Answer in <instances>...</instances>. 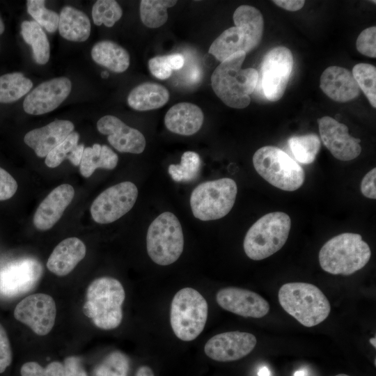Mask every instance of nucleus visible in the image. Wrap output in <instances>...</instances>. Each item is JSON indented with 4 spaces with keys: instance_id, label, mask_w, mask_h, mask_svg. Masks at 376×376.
I'll use <instances>...</instances> for the list:
<instances>
[{
    "instance_id": "f257e3e1",
    "label": "nucleus",
    "mask_w": 376,
    "mask_h": 376,
    "mask_svg": "<svg viewBox=\"0 0 376 376\" xmlns=\"http://www.w3.org/2000/svg\"><path fill=\"white\" fill-rule=\"evenodd\" d=\"M246 53H236L215 68L211 76L214 93L227 106L244 109L251 102L258 80V72L252 68H242Z\"/></svg>"
},
{
    "instance_id": "f03ea898",
    "label": "nucleus",
    "mask_w": 376,
    "mask_h": 376,
    "mask_svg": "<svg viewBox=\"0 0 376 376\" xmlns=\"http://www.w3.org/2000/svg\"><path fill=\"white\" fill-rule=\"evenodd\" d=\"M234 26L224 31L211 44L209 53L220 62L243 52L247 53L260 42L264 21L257 8L242 5L233 13Z\"/></svg>"
},
{
    "instance_id": "7ed1b4c3",
    "label": "nucleus",
    "mask_w": 376,
    "mask_h": 376,
    "mask_svg": "<svg viewBox=\"0 0 376 376\" xmlns=\"http://www.w3.org/2000/svg\"><path fill=\"white\" fill-rule=\"evenodd\" d=\"M125 298L123 286L118 280L109 276L100 277L93 281L87 288L83 312L97 327L113 329L123 320L122 305Z\"/></svg>"
},
{
    "instance_id": "20e7f679",
    "label": "nucleus",
    "mask_w": 376,
    "mask_h": 376,
    "mask_svg": "<svg viewBox=\"0 0 376 376\" xmlns=\"http://www.w3.org/2000/svg\"><path fill=\"white\" fill-rule=\"evenodd\" d=\"M278 298L282 308L306 327L319 324L330 313L328 299L320 288L311 283H285L279 290Z\"/></svg>"
},
{
    "instance_id": "39448f33",
    "label": "nucleus",
    "mask_w": 376,
    "mask_h": 376,
    "mask_svg": "<svg viewBox=\"0 0 376 376\" xmlns=\"http://www.w3.org/2000/svg\"><path fill=\"white\" fill-rule=\"evenodd\" d=\"M371 251L361 235L343 233L327 241L319 252L322 269L331 274L350 275L369 261Z\"/></svg>"
},
{
    "instance_id": "423d86ee",
    "label": "nucleus",
    "mask_w": 376,
    "mask_h": 376,
    "mask_svg": "<svg viewBox=\"0 0 376 376\" xmlns=\"http://www.w3.org/2000/svg\"><path fill=\"white\" fill-rule=\"evenodd\" d=\"M291 220L286 213L274 212L258 219L248 230L244 239L246 255L253 260L269 257L286 242Z\"/></svg>"
},
{
    "instance_id": "0eeeda50",
    "label": "nucleus",
    "mask_w": 376,
    "mask_h": 376,
    "mask_svg": "<svg viewBox=\"0 0 376 376\" xmlns=\"http://www.w3.org/2000/svg\"><path fill=\"white\" fill-rule=\"evenodd\" d=\"M253 164L263 179L283 191H295L305 180L302 167L276 146H266L257 150L253 156Z\"/></svg>"
},
{
    "instance_id": "6e6552de",
    "label": "nucleus",
    "mask_w": 376,
    "mask_h": 376,
    "mask_svg": "<svg viewBox=\"0 0 376 376\" xmlns=\"http://www.w3.org/2000/svg\"><path fill=\"white\" fill-rule=\"evenodd\" d=\"M208 314L205 299L196 290L184 288L173 297L170 322L175 335L183 341L196 338L203 331Z\"/></svg>"
},
{
    "instance_id": "1a4fd4ad",
    "label": "nucleus",
    "mask_w": 376,
    "mask_h": 376,
    "mask_svg": "<svg viewBox=\"0 0 376 376\" xmlns=\"http://www.w3.org/2000/svg\"><path fill=\"white\" fill-rule=\"evenodd\" d=\"M237 193V184L231 178H224L201 183L190 196L194 217L201 221L223 218L233 208Z\"/></svg>"
},
{
    "instance_id": "9d476101",
    "label": "nucleus",
    "mask_w": 376,
    "mask_h": 376,
    "mask_svg": "<svg viewBox=\"0 0 376 376\" xmlns=\"http://www.w3.org/2000/svg\"><path fill=\"white\" fill-rule=\"evenodd\" d=\"M148 254L159 265L175 262L182 253L184 237L176 216L164 212L157 217L148 227L146 236Z\"/></svg>"
},
{
    "instance_id": "9b49d317",
    "label": "nucleus",
    "mask_w": 376,
    "mask_h": 376,
    "mask_svg": "<svg viewBox=\"0 0 376 376\" xmlns=\"http://www.w3.org/2000/svg\"><path fill=\"white\" fill-rule=\"evenodd\" d=\"M291 51L283 46L271 49L260 65V78L263 93L272 102L280 100L284 94L293 68Z\"/></svg>"
},
{
    "instance_id": "f8f14e48",
    "label": "nucleus",
    "mask_w": 376,
    "mask_h": 376,
    "mask_svg": "<svg viewBox=\"0 0 376 376\" xmlns=\"http://www.w3.org/2000/svg\"><path fill=\"white\" fill-rule=\"evenodd\" d=\"M137 197L138 189L133 182L116 184L106 189L93 201L90 209L91 217L100 224L112 223L133 207Z\"/></svg>"
},
{
    "instance_id": "ddd939ff",
    "label": "nucleus",
    "mask_w": 376,
    "mask_h": 376,
    "mask_svg": "<svg viewBox=\"0 0 376 376\" xmlns=\"http://www.w3.org/2000/svg\"><path fill=\"white\" fill-rule=\"evenodd\" d=\"M56 316L54 299L45 293L29 295L14 310L15 318L27 325L37 335L45 336L52 329Z\"/></svg>"
},
{
    "instance_id": "4468645a",
    "label": "nucleus",
    "mask_w": 376,
    "mask_h": 376,
    "mask_svg": "<svg viewBox=\"0 0 376 376\" xmlns=\"http://www.w3.org/2000/svg\"><path fill=\"white\" fill-rule=\"evenodd\" d=\"M319 132L325 147L340 161H350L361 152V140L349 134L348 127L330 116L318 119Z\"/></svg>"
},
{
    "instance_id": "2eb2a0df",
    "label": "nucleus",
    "mask_w": 376,
    "mask_h": 376,
    "mask_svg": "<svg viewBox=\"0 0 376 376\" xmlns=\"http://www.w3.org/2000/svg\"><path fill=\"white\" fill-rule=\"evenodd\" d=\"M257 340L252 334L238 331L218 334L209 339L204 351L210 359L217 361H233L249 354Z\"/></svg>"
},
{
    "instance_id": "dca6fc26",
    "label": "nucleus",
    "mask_w": 376,
    "mask_h": 376,
    "mask_svg": "<svg viewBox=\"0 0 376 376\" xmlns=\"http://www.w3.org/2000/svg\"><path fill=\"white\" fill-rule=\"evenodd\" d=\"M72 84L61 77L39 84L25 97L23 108L31 115H42L56 109L69 95Z\"/></svg>"
},
{
    "instance_id": "f3484780",
    "label": "nucleus",
    "mask_w": 376,
    "mask_h": 376,
    "mask_svg": "<svg viewBox=\"0 0 376 376\" xmlns=\"http://www.w3.org/2000/svg\"><path fill=\"white\" fill-rule=\"evenodd\" d=\"M216 301L222 308L245 318H260L269 311V303L260 295L237 287L220 289Z\"/></svg>"
},
{
    "instance_id": "a211bd4d",
    "label": "nucleus",
    "mask_w": 376,
    "mask_h": 376,
    "mask_svg": "<svg viewBox=\"0 0 376 376\" xmlns=\"http://www.w3.org/2000/svg\"><path fill=\"white\" fill-rule=\"evenodd\" d=\"M97 128L99 132L108 136L109 143L118 152L140 154L146 148L143 134L114 116L107 115L100 118Z\"/></svg>"
},
{
    "instance_id": "6ab92c4d",
    "label": "nucleus",
    "mask_w": 376,
    "mask_h": 376,
    "mask_svg": "<svg viewBox=\"0 0 376 376\" xmlns=\"http://www.w3.org/2000/svg\"><path fill=\"white\" fill-rule=\"evenodd\" d=\"M75 196V189L69 184L54 188L40 203L33 215L34 226L40 230L52 228L62 217Z\"/></svg>"
},
{
    "instance_id": "aec40b11",
    "label": "nucleus",
    "mask_w": 376,
    "mask_h": 376,
    "mask_svg": "<svg viewBox=\"0 0 376 376\" xmlns=\"http://www.w3.org/2000/svg\"><path fill=\"white\" fill-rule=\"evenodd\" d=\"M74 128V124L70 120H56L27 132L24 141L34 150L38 157H46L73 132Z\"/></svg>"
},
{
    "instance_id": "412c9836",
    "label": "nucleus",
    "mask_w": 376,
    "mask_h": 376,
    "mask_svg": "<svg viewBox=\"0 0 376 376\" xmlns=\"http://www.w3.org/2000/svg\"><path fill=\"white\" fill-rule=\"evenodd\" d=\"M320 87L329 98L338 102L352 100L360 93L352 73L339 66H330L323 71Z\"/></svg>"
},
{
    "instance_id": "4be33fe9",
    "label": "nucleus",
    "mask_w": 376,
    "mask_h": 376,
    "mask_svg": "<svg viewBox=\"0 0 376 376\" xmlns=\"http://www.w3.org/2000/svg\"><path fill=\"white\" fill-rule=\"evenodd\" d=\"M86 248L77 237H68L62 240L49 256L47 267L53 274L63 276L70 273L85 257Z\"/></svg>"
},
{
    "instance_id": "5701e85b",
    "label": "nucleus",
    "mask_w": 376,
    "mask_h": 376,
    "mask_svg": "<svg viewBox=\"0 0 376 376\" xmlns=\"http://www.w3.org/2000/svg\"><path fill=\"white\" fill-rule=\"evenodd\" d=\"M204 115L197 105L180 102L171 107L164 116L166 127L171 132L191 136L201 128Z\"/></svg>"
},
{
    "instance_id": "b1692460",
    "label": "nucleus",
    "mask_w": 376,
    "mask_h": 376,
    "mask_svg": "<svg viewBox=\"0 0 376 376\" xmlns=\"http://www.w3.org/2000/svg\"><path fill=\"white\" fill-rule=\"evenodd\" d=\"M167 88L157 83L143 82L127 96L129 106L136 111H149L163 107L169 100Z\"/></svg>"
},
{
    "instance_id": "393cba45",
    "label": "nucleus",
    "mask_w": 376,
    "mask_h": 376,
    "mask_svg": "<svg viewBox=\"0 0 376 376\" xmlns=\"http://www.w3.org/2000/svg\"><path fill=\"white\" fill-rule=\"evenodd\" d=\"M58 31L65 39L74 42L86 41L91 33V22L83 12L70 6L62 8L59 15Z\"/></svg>"
},
{
    "instance_id": "a878e982",
    "label": "nucleus",
    "mask_w": 376,
    "mask_h": 376,
    "mask_svg": "<svg viewBox=\"0 0 376 376\" xmlns=\"http://www.w3.org/2000/svg\"><path fill=\"white\" fill-rule=\"evenodd\" d=\"M93 60L112 72H125L130 63L129 53L121 46L110 40L95 43L91 49Z\"/></svg>"
},
{
    "instance_id": "bb28decb",
    "label": "nucleus",
    "mask_w": 376,
    "mask_h": 376,
    "mask_svg": "<svg viewBox=\"0 0 376 376\" xmlns=\"http://www.w3.org/2000/svg\"><path fill=\"white\" fill-rule=\"evenodd\" d=\"M118 157L109 146L94 143L84 148L79 172L84 178H89L98 169H113L117 166Z\"/></svg>"
},
{
    "instance_id": "cd10ccee",
    "label": "nucleus",
    "mask_w": 376,
    "mask_h": 376,
    "mask_svg": "<svg viewBox=\"0 0 376 376\" xmlns=\"http://www.w3.org/2000/svg\"><path fill=\"white\" fill-rule=\"evenodd\" d=\"M24 41L31 46L34 61L39 65L47 63L50 56V47L47 36L35 21L25 20L21 24Z\"/></svg>"
},
{
    "instance_id": "c85d7f7f",
    "label": "nucleus",
    "mask_w": 376,
    "mask_h": 376,
    "mask_svg": "<svg viewBox=\"0 0 376 376\" xmlns=\"http://www.w3.org/2000/svg\"><path fill=\"white\" fill-rule=\"evenodd\" d=\"M32 81L21 72L0 76V103L15 102L30 91Z\"/></svg>"
},
{
    "instance_id": "c756f323",
    "label": "nucleus",
    "mask_w": 376,
    "mask_h": 376,
    "mask_svg": "<svg viewBox=\"0 0 376 376\" xmlns=\"http://www.w3.org/2000/svg\"><path fill=\"white\" fill-rule=\"evenodd\" d=\"M175 0H142L140 2V17L143 24L155 29L164 25L168 19L167 8L174 6Z\"/></svg>"
},
{
    "instance_id": "7c9ffc66",
    "label": "nucleus",
    "mask_w": 376,
    "mask_h": 376,
    "mask_svg": "<svg viewBox=\"0 0 376 376\" xmlns=\"http://www.w3.org/2000/svg\"><path fill=\"white\" fill-rule=\"evenodd\" d=\"M288 144L295 159L304 164L313 163L321 147L319 137L313 133L293 136L288 139Z\"/></svg>"
},
{
    "instance_id": "2f4dec72",
    "label": "nucleus",
    "mask_w": 376,
    "mask_h": 376,
    "mask_svg": "<svg viewBox=\"0 0 376 376\" xmlns=\"http://www.w3.org/2000/svg\"><path fill=\"white\" fill-rule=\"evenodd\" d=\"M201 164V161L198 153L187 151L182 154L180 163L169 165L168 171L175 182H190L198 176Z\"/></svg>"
},
{
    "instance_id": "473e14b6",
    "label": "nucleus",
    "mask_w": 376,
    "mask_h": 376,
    "mask_svg": "<svg viewBox=\"0 0 376 376\" xmlns=\"http://www.w3.org/2000/svg\"><path fill=\"white\" fill-rule=\"evenodd\" d=\"M352 75L360 90L366 95L373 107H376V68L369 63H358L352 69Z\"/></svg>"
},
{
    "instance_id": "72a5a7b5",
    "label": "nucleus",
    "mask_w": 376,
    "mask_h": 376,
    "mask_svg": "<svg viewBox=\"0 0 376 376\" xmlns=\"http://www.w3.org/2000/svg\"><path fill=\"white\" fill-rule=\"evenodd\" d=\"M123 10L114 0H98L92 8V17L95 25L102 24L107 27L113 26L122 17Z\"/></svg>"
},
{
    "instance_id": "f704fd0d",
    "label": "nucleus",
    "mask_w": 376,
    "mask_h": 376,
    "mask_svg": "<svg viewBox=\"0 0 376 376\" xmlns=\"http://www.w3.org/2000/svg\"><path fill=\"white\" fill-rule=\"evenodd\" d=\"M130 367L128 358L118 351L107 355L97 365L94 370V376H127Z\"/></svg>"
},
{
    "instance_id": "c9c22d12",
    "label": "nucleus",
    "mask_w": 376,
    "mask_h": 376,
    "mask_svg": "<svg viewBox=\"0 0 376 376\" xmlns=\"http://www.w3.org/2000/svg\"><path fill=\"white\" fill-rule=\"evenodd\" d=\"M44 0H28L26 6L28 13L40 26L48 32L54 33L58 27L59 15L45 6Z\"/></svg>"
},
{
    "instance_id": "e433bc0d",
    "label": "nucleus",
    "mask_w": 376,
    "mask_h": 376,
    "mask_svg": "<svg viewBox=\"0 0 376 376\" xmlns=\"http://www.w3.org/2000/svg\"><path fill=\"white\" fill-rule=\"evenodd\" d=\"M79 134L72 132L59 145L55 147L45 157V163L49 168L58 166L68 159L72 150L78 145Z\"/></svg>"
},
{
    "instance_id": "4c0bfd02",
    "label": "nucleus",
    "mask_w": 376,
    "mask_h": 376,
    "mask_svg": "<svg viewBox=\"0 0 376 376\" xmlns=\"http://www.w3.org/2000/svg\"><path fill=\"white\" fill-rule=\"evenodd\" d=\"M22 376H65L63 364L53 361L45 368L36 362L29 361L24 363L20 369Z\"/></svg>"
},
{
    "instance_id": "58836bf2",
    "label": "nucleus",
    "mask_w": 376,
    "mask_h": 376,
    "mask_svg": "<svg viewBox=\"0 0 376 376\" xmlns=\"http://www.w3.org/2000/svg\"><path fill=\"white\" fill-rule=\"evenodd\" d=\"M357 49L368 57H376V27L370 26L363 30L356 42Z\"/></svg>"
},
{
    "instance_id": "ea45409f",
    "label": "nucleus",
    "mask_w": 376,
    "mask_h": 376,
    "mask_svg": "<svg viewBox=\"0 0 376 376\" xmlns=\"http://www.w3.org/2000/svg\"><path fill=\"white\" fill-rule=\"evenodd\" d=\"M150 73L159 79H166L172 73V69L166 61V56H157L148 61Z\"/></svg>"
},
{
    "instance_id": "a19ab883",
    "label": "nucleus",
    "mask_w": 376,
    "mask_h": 376,
    "mask_svg": "<svg viewBox=\"0 0 376 376\" xmlns=\"http://www.w3.org/2000/svg\"><path fill=\"white\" fill-rule=\"evenodd\" d=\"M15 179L5 169L0 167V201L13 197L17 190Z\"/></svg>"
},
{
    "instance_id": "79ce46f5",
    "label": "nucleus",
    "mask_w": 376,
    "mask_h": 376,
    "mask_svg": "<svg viewBox=\"0 0 376 376\" xmlns=\"http://www.w3.org/2000/svg\"><path fill=\"white\" fill-rule=\"evenodd\" d=\"M13 353L10 341L4 327L0 323V373L10 365Z\"/></svg>"
},
{
    "instance_id": "37998d69",
    "label": "nucleus",
    "mask_w": 376,
    "mask_h": 376,
    "mask_svg": "<svg viewBox=\"0 0 376 376\" xmlns=\"http://www.w3.org/2000/svg\"><path fill=\"white\" fill-rule=\"evenodd\" d=\"M65 376H88L79 358L68 357L64 361Z\"/></svg>"
},
{
    "instance_id": "c03bdc74",
    "label": "nucleus",
    "mask_w": 376,
    "mask_h": 376,
    "mask_svg": "<svg viewBox=\"0 0 376 376\" xmlns=\"http://www.w3.org/2000/svg\"><path fill=\"white\" fill-rule=\"evenodd\" d=\"M376 169L373 168L363 177L361 183V191L362 194L368 198H376L375 191Z\"/></svg>"
},
{
    "instance_id": "a18cd8bd",
    "label": "nucleus",
    "mask_w": 376,
    "mask_h": 376,
    "mask_svg": "<svg viewBox=\"0 0 376 376\" xmlns=\"http://www.w3.org/2000/svg\"><path fill=\"white\" fill-rule=\"evenodd\" d=\"M273 3L285 10L289 11H296L300 10L304 6L305 1L274 0L273 1Z\"/></svg>"
},
{
    "instance_id": "49530a36",
    "label": "nucleus",
    "mask_w": 376,
    "mask_h": 376,
    "mask_svg": "<svg viewBox=\"0 0 376 376\" xmlns=\"http://www.w3.org/2000/svg\"><path fill=\"white\" fill-rule=\"evenodd\" d=\"M84 148L85 147L83 143L78 144L70 152L68 159L73 166H79Z\"/></svg>"
},
{
    "instance_id": "de8ad7c7",
    "label": "nucleus",
    "mask_w": 376,
    "mask_h": 376,
    "mask_svg": "<svg viewBox=\"0 0 376 376\" xmlns=\"http://www.w3.org/2000/svg\"><path fill=\"white\" fill-rule=\"evenodd\" d=\"M166 58L169 64L170 65L172 70H180L184 65V57L180 54H173L169 55H165Z\"/></svg>"
},
{
    "instance_id": "09e8293b",
    "label": "nucleus",
    "mask_w": 376,
    "mask_h": 376,
    "mask_svg": "<svg viewBox=\"0 0 376 376\" xmlns=\"http://www.w3.org/2000/svg\"><path fill=\"white\" fill-rule=\"evenodd\" d=\"M135 376H154V373L150 367L143 366L137 370Z\"/></svg>"
},
{
    "instance_id": "8fccbe9b",
    "label": "nucleus",
    "mask_w": 376,
    "mask_h": 376,
    "mask_svg": "<svg viewBox=\"0 0 376 376\" xmlns=\"http://www.w3.org/2000/svg\"><path fill=\"white\" fill-rule=\"evenodd\" d=\"M258 375V376H270V373L267 367H263L259 370Z\"/></svg>"
},
{
    "instance_id": "3c124183",
    "label": "nucleus",
    "mask_w": 376,
    "mask_h": 376,
    "mask_svg": "<svg viewBox=\"0 0 376 376\" xmlns=\"http://www.w3.org/2000/svg\"><path fill=\"white\" fill-rule=\"evenodd\" d=\"M4 29H5V26H4V24H3V22L0 16V35H1L3 31H4Z\"/></svg>"
},
{
    "instance_id": "603ef678",
    "label": "nucleus",
    "mask_w": 376,
    "mask_h": 376,
    "mask_svg": "<svg viewBox=\"0 0 376 376\" xmlns=\"http://www.w3.org/2000/svg\"><path fill=\"white\" fill-rule=\"evenodd\" d=\"M294 376H305V372L304 370H297L295 373Z\"/></svg>"
},
{
    "instance_id": "864d4df0",
    "label": "nucleus",
    "mask_w": 376,
    "mask_h": 376,
    "mask_svg": "<svg viewBox=\"0 0 376 376\" xmlns=\"http://www.w3.org/2000/svg\"><path fill=\"white\" fill-rule=\"evenodd\" d=\"M369 342L370 343V344H371L375 348L376 347V338H375V337L371 338L369 340Z\"/></svg>"
},
{
    "instance_id": "5fc2aeb1",
    "label": "nucleus",
    "mask_w": 376,
    "mask_h": 376,
    "mask_svg": "<svg viewBox=\"0 0 376 376\" xmlns=\"http://www.w3.org/2000/svg\"><path fill=\"white\" fill-rule=\"evenodd\" d=\"M101 76L102 78H107L109 76V73L107 71H103L101 73Z\"/></svg>"
},
{
    "instance_id": "6e6d98bb",
    "label": "nucleus",
    "mask_w": 376,
    "mask_h": 376,
    "mask_svg": "<svg viewBox=\"0 0 376 376\" xmlns=\"http://www.w3.org/2000/svg\"><path fill=\"white\" fill-rule=\"evenodd\" d=\"M335 376H349V375H346V374H343V373H342V374L336 375H335Z\"/></svg>"
}]
</instances>
